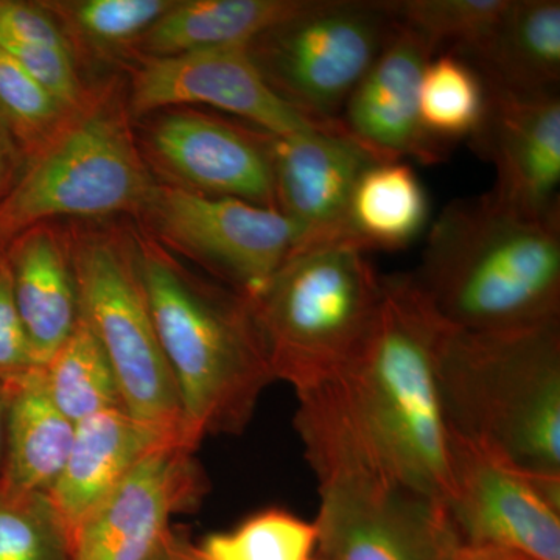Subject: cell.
Instances as JSON below:
<instances>
[{
  "mask_svg": "<svg viewBox=\"0 0 560 560\" xmlns=\"http://www.w3.org/2000/svg\"><path fill=\"white\" fill-rule=\"evenodd\" d=\"M440 329L411 275L383 278L360 355L335 381L296 396L302 445L346 453L445 503L452 434L438 383Z\"/></svg>",
  "mask_w": 560,
  "mask_h": 560,
  "instance_id": "6da1fadb",
  "label": "cell"
},
{
  "mask_svg": "<svg viewBox=\"0 0 560 560\" xmlns=\"http://www.w3.org/2000/svg\"><path fill=\"white\" fill-rule=\"evenodd\" d=\"M420 294L448 326L525 329L560 320V208L533 215L492 190L451 202L430 228Z\"/></svg>",
  "mask_w": 560,
  "mask_h": 560,
  "instance_id": "7a4b0ae2",
  "label": "cell"
},
{
  "mask_svg": "<svg viewBox=\"0 0 560 560\" xmlns=\"http://www.w3.org/2000/svg\"><path fill=\"white\" fill-rule=\"evenodd\" d=\"M436 371L452 438L560 481V320L477 331L441 319Z\"/></svg>",
  "mask_w": 560,
  "mask_h": 560,
  "instance_id": "3957f363",
  "label": "cell"
},
{
  "mask_svg": "<svg viewBox=\"0 0 560 560\" xmlns=\"http://www.w3.org/2000/svg\"><path fill=\"white\" fill-rule=\"evenodd\" d=\"M140 243V280L191 445L243 433L276 382L248 298L194 278L160 246Z\"/></svg>",
  "mask_w": 560,
  "mask_h": 560,
  "instance_id": "277c9868",
  "label": "cell"
},
{
  "mask_svg": "<svg viewBox=\"0 0 560 560\" xmlns=\"http://www.w3.org/2000/svg\"><path fill=\"white\" fill-rule=\"evenodd\" d=\"M383 278L349 243L294 250L250 311L275 381L294 393L326 385L360 355L381 311Z\"/></svg>",
  "mask_w": 560,
  "mask_h": 560,
  "instance_id": "5b68a950",
  "label": "cell"
},
{
  "mask_svg": "<svg viewBox=\"0 0 560 560\" xmlns=\"http://www.w3.org/2000/svg\"><path fill=\"white\" fill-rule=\"evenodd\" d=\"M154 186L121 110L90 98L36 151L27 175L0 209V232L58 217L142 210Z\"/></svg>",
  "mask_w": 560,
  "mask_h": 560,
  "instance_id": "8992f818",
  "label": "cell"
},
{
  "mask_svg": "<svg viewBox=\"0 0 560 560\" xmlns=\"http://www.w3.org/2000/svg\"><path fill=\"white\" fill-rule=\"evenodd\" d=\"M397 22L386 0H305L248 46L276 94L316 124L341 119Z\"/></svg>",
  "mask_w": 560,
  "mask_h": 560,
  "instance_id": "52a82bcc",
  "label": "cell"
},
{
  "mask_svg": "<svg viewBox=\"0 0 560 560\" xmlns=\"http://www.w3.org/2000/svg\"><path fill=\"white\" fill-rule=\"evenodd\" d=\"M305 458L318 481L320 560H458L444 501L342 453Z\"/></svg>",
  "mask_w": 560,
  "mask_h": 560,
  "instance_id": "ba28073f",
  "label": "cell"
},
{
  "mask_svg": "<svg viewBox=\"0 0 560 560\" xmlns=\"http://www.w3.org/2000/svg\"><path fill=\"white\" fill-rule=\"evenodd\" d=\"M80 316L101 341L125 411L191 445L178 386L165 359L140 280L136 250L110 235L70 246Z\"/></svg>",
  "mask_w": 560,
  "mask_h": 560,
  "instance_id": "9c48e42d",
  "label": "cell"
},
{
  "mask_svg": "<svg viewBox=\"0 0 560 560\" xmlns=\"http://www.w3.org/2000/svg\"><path fill=\"white\" fill-rule=\"evenodd\" d=\"M162 241L253 298L285 264L298 230L279 210L178 186H154L142 209Z\"/></svg>",
  "mask_w": 560,
  "mask_h": 560,
  "instance_id": "30bf717a",
  "label": "cell"
},
{
  "mask_svg": "<svg viewBox=\"0 0 560 560\" xmlns=\"http://www.w3.org/2000/svg\"><path fill=\"white\" fill-rule=\"evenodd\" d=\"M444 504L460 547L560 560V481L452 438Z\"/></svg>",
  "mask_w": 560,
  "mask_h": 560,
  "instance_id": "8fae6325",
  "label": "cell"
},
{
  "mask_svg": "<svg viewBox=\"0 0 560 560\" xmlns=\"http://www.w3.org/2000/svg\"><path fill=\"white\" fill-rule=\"evenodd\" d=\"M180 442L145 456L70 536L72 560H149L175 515L200 506L209 480Z\"/></svg>",
  "mask_w": 560,
  "mask_h": 560,
  "instance_id": "7c38bea8",
  "label": "cell"
},
{
  "mask_svg": "<svg viewBox=\"0 0 560 560\" xmlns=\"http://www.w3.org/2000/svg\"><path fill=\"white\" fill-rule=\"evenodd\" d=\"M183 105H206L253 121L271 136H290L335 124H316L276 94L248 47H221L153 57L135 73V114Z\"/></svg>",
  "mask_w": 560,
  "mask_h": 560,
  "instance_id": "4fadbf2b",
  "label": "cell"
},
{
  "mask_svg": "<svg viewBox=\"0 0 560 560\" xmlns=\"http://www.w3.org/2000/svg\"><path fill=\"white\" fill-rule=\"evenodd\" d=\"M149 149L183 189L276 209L268 132H249L198 110H172L150 128Z\"/></svg>",
  "mask_w": 560,
  "mask_h": 560,
  "instance_id": "5bb4252c",
  "label": "cell"
},
{
  "mask_svg": "<svg viewBox=\"0 0 560 560\" xmlns=\"http://www.w3.org/2000/svg\"><path fill=\"white\" fill-rule=\"evenodd\" d=\"M375 161L350 138L341 120L331 127L271 136L276 209L296 226L294 250L340 242L353 187Z\"/></svg>",
  "mask_w": 560,
  "mask_h": 560,
  "instance_id": "9a60e30c",
  "label": "cell"
},
{
  "mask_svg": "<svg viewBox=\"0 0 560 560\" xmlns=\"http://www.w3.org/2000/svg\"><path fill=\"white\" fill-rule=\"evenodd\" d=\"M470 139L477 153L495 165L497 197L533 215L559 208L558 92L512 94L486 88L485 116Z\"/></svg>",
  "mask_w": 560,
  "mask_h": 560,
  "instance_id": "2e32d148",
  "label": "cell"
},
{
  "mask_svg": "<svg viewBox=\"0 0 560 560\" xmlns=\"http://www.w3.org/2000/svg\"><path fill=\"white\" fill-rule=\"evenodd\" d=\"M434 55L422 36L397 22L385 49L350 94L342 127L375 160L415 158L430 165L447 156V147L427 135L419 116L420 80Z\"/></svg>",
  "mask_w": 560,
  "mask_h": 560,
  "instance_id": "e0dca14e",
  "label": "cell"
},
{
  "mask_svg": "<svg viewBox=\"0 0 560 560\" xmlns=\"http://www.w3.org/2000/svg\"><path fill=\"white\" fill-rule=\"evenodd\" d=\"M172 442L180 441L140 422L121 408L77 423L65 469L47 493L68 529L69 539L81 521L140 460Z\"/></svg>",
  "mask_w": 560,
  "mask_h": 560,
  "instance_id": "ac0fdd59",
  "label": "cell"
},
{
  "mask_svg": "<svg viewBox=\"0 0 560 560\" xmlns=\"http://www.w3.org/2000/svg\"><path fill=\"white\" fill-rule=\"evenodd\" d=\"M14 302L38 366L61 348L80 319L70 246L51 228L33 226L9 261Z\"/></svg>",
  "mask_w": 560,
  "mask_h": 560,
  "instance_id": "d6986e66",
  "label": "cell"
},
{
  "mask_svg": "<svg viewBox=\"0 0 560 560\" xmlns=\"http://www.w3.org/2000/svg\"><path fill=\"white\" fill-rule=\"evenodd\" d=\"M463 60L486 88L512 94L558 92L559 0H511L495 31Z\"/></svg>",
  "mask_w": 560,
  "mask_h": 560,
  "instance_id": "ffe728a7",
  "label": "cell"
},
{
  "mask_svg": "<svg viewBox=\"0 0 560 560\" xmlns=\"http://www.w3.org/2000/svg\"><path fill=\"white\" fill-rule=\"evenodd\" d=\"M5 474L0 488L49 493L68 460L77 423L50 399L40 368L7 385Z\"/></svg>",
  "mask_w": 560,
  "mask_h": 560,
  "instance_id": "44dd1931",
  "label": "cell"
},
{
  "mask_svg": "<svg viewBox=\"0 0 560 560\" xmlns=\"http://www.w3.org/2000/svg\"><path fill=\"white\" fill-rule=\"evenodd\" d=\"M429 215V195L411 165L375 161L353 187L338 243L364 253L405 249L427 230Z\"/></svg>",
  "mask_w": 560,
  "mask_h": 560,
  "instance_id": "7402d4cb",
  "label": "cell"
},
{
  "mask_svg": "<svg viewBox=\"0 0 560 560\" xmlns=\"http://www.w3.org/2000/svg\"><path fill=\"white\" fill-rule=\"evenodd\" d=\"M305 0H187L175 2L142 36L154 57L248 47L261 33L287 20Z\"/></svg>",
  "mask_w": 560,
  "mask_h": 560,
  "instance_id": "603a6c76",
  "label": "cell"
},
{
  "mask_svg": "<svg viewBox=\"0 0 560 560\" xmlns=\"http://www.w3.org/2000/svg\"><path fill=\"white\" fill-rule=\"evenodd\" d=\"M40 374L50 399L73 423L125 410L108 357L81 316L68 340L40 366Z\"/></svg>",
  "mask_w": 560,
  "mask_h": 560,
  "instance_id": "cb8c5ba5",
  "label": "cell"
},
{
  "mask_svg": "<svg viewBox=\"0 0 560 560\" xmlns=\"http://www.w3.org/2000/svg\"><path fill=\"white\" fill-rule=\"evenodd\" d=\"M486 109L480 73L452 51L436 54L423 69L419 116L423 130L441 145L471 138Z\"/></svg>",
  "mask_w": 560,
  "mask_h": 560,
  "instance_id": "d4e9b609",
  "label": "cell"
},
{
  "mask_svg": "<svg viewBox=\"0 0 560 560\" xmlns=\"http://www.w3.org/2000/svg\"><path fill=\"white\" fill-rule=\"evenodd\" d=\"M394 20L440 54L467 57L492 35L511 0H386Z\"/></svg>",
  "mask_w": 560,
  "mask_h": 560,
  "instance_id": "484cf974",
  "label": "cell"
},
{
  "mask_svg": "<svg viewBox=\"0 0 560 560\" xmlns=\"http://www.w3.org/2000/svg\"><path fill=\"white\" fill-rule=\"evenodd\" d=\"M197 550L201 560H318V533L315 523L270 508L237 528L210 534Z\"/></svg>",
  "mask_w": 560,
  "mask_h": 560,
  "instance_id": "4316f807",
  "label": "cell"
},
{
  "mask_svg": "<svg viewBox=\"0 0 560 560\" xmlns=\"http://www.w3.org/2000/svg\"><path fill=\"white\" fill-rule=\"evenodd\" d=\"M0 560H72L68 529L47 493L0 488Z\"/></svg>",
  "mask_w": 560,
  "mask_h": 560,
  "instance_id": "83f0119b",
  "label": "cell"
},
{
  "mask_svg": "<svg viewBox=\"0 0 560 560\" xmlns=\"http://www.w3.org/2000/svg\"><path fill=\"white\" fill-rule=\"evenodd\" d=\"M173 3L171 0H81L50 3L49 10L68 18L92 43L124 44L142 38Z\"/></svg>",
  "mask_w": 560,
  "mask_h": 560,
  "instance_id": "f1b7e54d",
  "label": "cell"
},
{
  "mask_svg": "<svg viewBox=\"0 0 560 560\" xmlns=\"http://www.w3.org/2000/svg\"><path fill=\"white\" fill-rule=\"evenodd\" d=\"M0 110L38 151L75 110L66 108L20 62L0 50Z\"/></svg>",
  "mask_w": 560,
  "mask_h": 560,
  "instance_id": "f546056e",
  "label": "cell"
},
{
  "mask_svg": "<svg viewBox=\"0 0 560 560\" xmlns=\"http://www.w3.org/2000/svg\"><path fill=\"white\" fill-rule=\"evenodd\" d=\"M11 55L22 68L70 110H79L90 101L84 92L70 47L21 46L0 49Z\"/></svg>",
  "mask_w": 560,
  "mask_h": 560,
  "instance_id": "4dcf8cb0",
  "label": "cell"
},
{
  "mask_svg": "<svg viewBox=\"0 0 560 560\" xmlns=\"http://www.w3.org/2000/svg\"><path fill=\"white\" fill-rule=\"evenodd\" d=\"M38 366L25 334L16 302L9 261H0V383L9 385Z\"/></svg>",
  "mask_w": 560,
  "mask_h": 560,
  "instance_id": "1f68e13d",
  "label": "cell"
},
{
  "mask_svg": "<svg viewBox=\"0 0 560 560\" xmlns=\"http://www.w3.org/2000/svg\"><path fill=\"white\" fill-rule=\"evenodd\" d=\"M21 46L70 47L51 14L21 2H0V49Z\"/></svg>",
  "mask_w": 560,
  "mask_h": 560,
  "instance_id": "d6a6232c",
  "label": "cell"
},
{
  "mask_svg": "<svg viewBox=\"0 0 560 560\" xmlns=\"http://www.w3.org/2000/svg\"><path fill=\"white\" fill-rule=\"evenodd\" d=\"M149 560H201V558L198 555L197 545L189 544L171 530Z\"/></svg>",
  "mask_w": 560,
  "mask_h": 560,
  "instance_id": "836d02e7",
  "label": "cell"
},
{
  "mask_svg": "<svg viewBox=\"0 0 560 560\" xmlns=\"http://www.w3.org/2000/svg\"><path fill=\"white\" fill-rule=\"evenodd\" d=\"M458 560H529L511 552L492 550H474V548L460 547Z\"/></svg>",
  "mask_w": 560,
  "mask_h": 560,
  "instance_id": "e575fe53",
  "label": "cell"
},
{
  "mask_svg": "<svg viewBox=\"0 0 560 560\" xmlns=\"http://www.w3.org/2000/svg\"><path fill=\"white\" fill-rule=\"evenodd\" d=\"M7 399H9L7 385L0 383V452H2L3 431H5Z\"/></svg>",
  "mask_w": 560,
  "mask_h": 560,
  "instance_id": "d590c367",
  "label": "cell"
},
{
  "mask_svg": "<svg viewBox=\"0 0 560 560\" xmlns=\"http://www.w3.org/2000/svg\"><path fill=\"white\" fill-rule=\"evenodd\" d=\"M3 172V143L2 139H0V176H2Z\"/></svg>",
  "mask_w": 560,
  "mask_h": 560,
  "instance_id": "8d00e7d4",
  "label": "cell"
},
{
  "mask_svg": "<svg viewBox=\"0 0 560 560\" xmlns=\"http://www.w3.org/2000/svg\"><path fill=\"white\" fill-rule=\"evenodd\" d=\"M318 560H320V559L318 558Z\"/></svg>",
  "mask_w": 560,
  "mask_h": 560,
  "instance_id": "74e56055",
  "label": "cell"
}]
</instances>
